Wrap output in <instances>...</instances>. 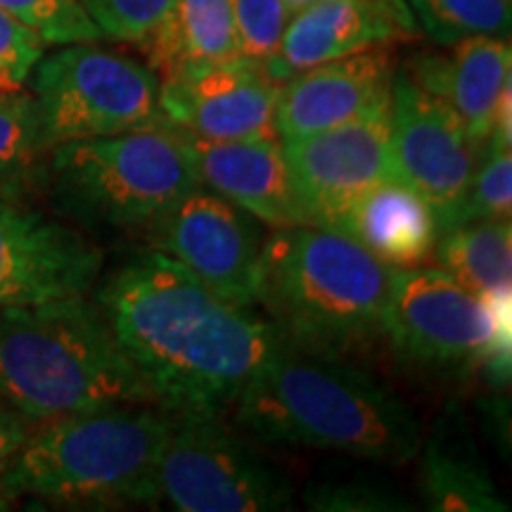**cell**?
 <instances>
[{"instance_id": "cell-1", "label": "cell", "mask_w": 512, "mask_h": 512, "mask_svg": "<svg viewBox=\"0 0 512 512\" xmlns=\"http://www.w3.org/2000/svg\"><path fill=\"white\" fill-rule=\"evenodd\" d=\"M95 304L169 413L219 415L285 344L271 320L223 302L157 249L119 268Z\"/></svg>"}, {"instance_id": "cell-2", "label": "cell", "mask_w": 512, "mask_h": 512, "mask_svg": "<svg viewBox=\"0 0 512 512\" xmlns=\"http://www.w3.org/2000/svg\"><path fill=\"white\" fill-rule=\"evenodd\" d=\"M238 422L268 444L347 453L403 465L422 430L406 401L339 356L283 344L235 399Z\"/></svg>"}, {"instance_id": "cell-3", "label": "cell", "mask_w": 512, "mask_h": 512, "mask_svg": "<svg viewBox=\"0 0 512 512\" xmlns=\"http://www.w3.org/2000/svg\"><path fill=\"white\" fill-rule=\"evenodd\" d=\"M171 413L119 403L38 422L0 475L5 496L69 508H133L162 501V458Z\"/></svg>"}, {"instance_id": "cell-4", "label": "cell", "mask_w": 512, "mask_h": 512, "mask_svg": "<svg viewBox=\"0 0 512 512\" xmlns=\"http://www.w3.org/2000/svg\"><path fill=\"white\" fill-rule=\"evenodd\" d=\"M0 399L36 425L91 408L155 403L86 294L0 311Z\"/></svg>"}, {"instance_id": "cell-5", "label": "cell", "mask_w": 512, "mask_h": 512, "mask_svg": "<svg viewBox=\"0 0 512 512\" xmlns=\"http://www.w3.org/2000/svg\"><path fill=\"white\" fill-rule=\"evenodd\" d=\"M394 271L337 230L275 228L261 245L256 306L292 347L342 356L382 332Z\"/></svg>"}, {"instance_id": "cell-6", "label": "cell", "mask_w": 512, "mask_h": 512, "mask_svg": "<svg viewBox=\"0 0 512 512\" xmlns=\"http://www.w3.org/2000/svg\"><path fill=\"white\" fill-rule=\"evenodd\" d=\"M50 174L64 209L110 228L152 226L200 188L188 138L169 121L55 145Z\"/></svg>"}, {"instance_id": "cell-7", "label": "cell", "mask_w": 512, "mask_h": 512, "mask_svg": "<svg viewBox=\"0 0 512 512\" xmlns=\"http://www.w3.org/2000/svg\"><path fill=\"white\" fill-rule=\"evenodd\" d=\"M29 81L46 150L166 121L157 74L95 41L43 53Z\"/></svg>"}, {"instance_id": "cell-8", "label": "cell", "mask_w": 512, "mask_h": 512, "mask_svg": "<svg viewBox=\"0 0 512 512\" xmlns=\"http://www.w3.org/2000/svg\"><path fill=\"white\" fill-rule=\"evenodd\" d=\"M512 297L484 299L441 268H396L382 332L399 354L420 366H484L496 380L510 375Z\"/></svg>"}, {"instance_id": "cell-9", "label": "cell", "mask_w": 512, "mask_h": 512, "mask_svg": "<svg viewBox=\"0 0 512 512\" xmlns=\"http://www.w3.org/2000/svg\"><path fill=\"white\" fill-rule=\"evenodd\" d=\"M159 496L181 512H268L292 505L290 482L219 415L171 413Z\"/></svg>"}, {"instance_id": "cell-10", "label": "cell", "mask_w": 512, "mask_h": 512, "mask_svg": "<svg viewBox=\"0 0 512 512\" xmlns=\"http://www.w3.org/2000/svg\"><path fill=\"white\" fill-rule=\"evenodd\" d=\"M152 245L223 302L254 309L261 233L254 216L209 188L190 190L152 223Z\"/></svg>"}, {"instance_id": "cell-11", "label": "cell", "mask_w": 512, "mask_h": 512, "mask_svg": "<svg viewBox=\"0 0 512 512\" xmlns=\"http://www.w3.org/2000/svg\"><path fill=\"white\" fill-rule=\"evenodd\" d=\"M479 150L444 100L396 69L389 105L392 181L432 204L437 223L456 207L477 169Z\"/></svg>"}, {"instance_id": "cell-12", "label": "cell", "mask_w": 512, "mask_h": 512, "mask_svg": "<svg viewBox=\"0 0 512 512\" xmlns=\"http://www.w3.org/2000/svg\"><path fill=\"white\" fill-rule=\"evenodd\" d=\"M389 105L392 95L347 124L283 143L294 197L309 226L328 228L363 192L392 181Z\"/></svg>"}, {"instance_id": "cell-13", "label": "cell", "mask_w": 512, "mask_h": 512, "mask_svg": "<svg viewBox=\"0 0 512 512\" xmlns=\"http://www.w3.org/2000/svg\"><path fill=\"white\" fill-rule=\"evenodd\" d=\"M100 268L86 235L0 192V311L83 297Z\"/></svg>"}, {"instance_id": "cell-14", "label": "cell", "mask_w": 512, "mask_h": 512, "mask_svg": "<svg viewBox=\"0 0 512 512\" xmlns=\"http://www.w3.org/2000/svg\"><path fill=\"white\" fill-rule=\"evenodd\" d=\"M280 83L264 64L240 60L162 83L169 124L202 140H280L275 105Z\"/></svg>"}, {"instance_id": "cell-15", "label": "cell", "mask_w": 512, "mask_h": 512, "mask_svg": "<svg viewBox=\"0 0 512 512\" xmlns=\"http://www.w3.org/2000/svg\"><path fill=\"white\" fill-rule=\"evenodd\" d=\"M415 29L403 0H316L290 17L264 69L283 83L316 64L389 46L413 36Z\"/></svg>"}, {"instance_id": "cell-16", "label": "cell", "mask_w": 512, "mask_h": 512, "mask_svg": "<svg viewBox=\"0 0 512 512\" xmlns=\"http://www.w3.org/2000/svg\"><path fill=\"white\" fill-rule=\"evenodd\" d=\"M396 67L389 46L339 57L280 83L275 128L280 143L328 131L356 119L392 95Z\"/></svg>"}, {"instance_id": "cell-17", "label": "cell", "mask_w": 512, "mask_h": 512, "mask_svg": "<svg viewBox=\"0 0 512 512\" xmlns=\"http://www.w3.org/2000/svg\"><path fill=\"white\" fill-rule=\"evenodd\" d=\"M188 138L200 185L273 228L309 226L287 171L280 140Z\"/></svg>"}, {"instance_id": "cell-18", "label": "cell", "mask_w": 512, "mask_h": 512, "mask_svg": "<svg viewBox=\"0 0 512 512\" xmlns=\"http://www.w3.org/2000/svg\"><path fill=\"white\" fill-rule=\"evenodd\" d=\"M446 48V53L415 55L406 72L456 112L465 136L479 150L512 88V48L501 36L465 38Z\"/></svg>"}, {"instance_id": "cell-19", "label": "cell", "mask_w": 512, "mask_h": 512, "mask_svg": "<svg viewBox=\"0 0 512 512\" xmlns=\"http://www.w3.org/2000/svg\"><path fill=\"white\" fill-rule=\"evenodd\" d=\"M330 230L358 242L387 266H418L432 256L439 223L432 204L396 181H384L342 209Z\"/></svg>"}, {"instance_id": "cell-20", "label": "cell", "mask_w": 512, "mask_h": 512, "mask_svg": "<svg viewBox=\"0 0 512 512\" xmlns=\"http://www.w3.org/2000/svg\"><path fill=\"white\" fill-rule=\"evenodd\" d=\"M138 46L159 83L242 57L230 0H174Z\"/></svg>"}, {"instance_id": "cell-21", "label": "cell", "mask_w": 512, "mask_h": 512, "mask_svg": "<svg viewBox=\"0 0 512 512\" xmlns=\"http://www.w3.org/2000/svg\"><path fill=\"white\" fill-rule=\"evenodd\" d=\"M420 489L434 512H505L472 434L456 408L441 415L432 434L422 439Z\"/></svg>"}, {"instance_id": "cell-22", "label": "cell", "mask_w": 512, "mask_h": 512, "mask_svg": "<svg viewBox=\"0 0 512 512\" xmlns=\"http://www.w3.org/2000/svg\"><path fill=\"white\" fill-rule=\"evenodd\" d=\"M432 254L441 271L477 297H512L510 219L470 221L441 230Z\"/></svg>"}, {"instance_id": "cell-23", "label": "cell", "mask_w": 512, "mask_h": 512, "mask_svg": "<svg viewBox=\"0 0 512 512\" xmlns=\"http://www.w3.org/2000/svg\"><path fill=\"white\" fill-rule=\"evenodd\" d=\"M415 27L437 46L475 36L508 38L512 0H403Z\"/></svg>"}, {"instance_id": "cell-24", "label": "cell", "mask_w": 512, "mask_h": 512, "mask_svg": "<svg viewBox=\"0 0 512 512\" xmlns=\"http://www.w3.org/2000/svg\"><path fill=\"white\" fill-rule=\"evenodd\" d=\"M512 209V155L505 147H486L456 207L439 221V233L470 221L510 219Z\"/></svg>"}, {"instance_id": "cell-25", "label": "cell", "mask_w": 512, "mask_h": 512, "mask_svg": "<svg viewBox=\"0 0 512 512\" xmlns=\"http://www.w3.org/2000/svg\"><path fill=\"white\" fill-rule=\"evenodd\" d=\"M46 150L31 93H0V192L29 169Z\"/></svg>"}, {"instance_id": "cell-26", "label": "cell", "mask_w": 512, "mask_h": 512, "mask_svg": "<svg viewBox=\"0 0 512 512\" xmlns=\"http://www.w3.org/2000/svg\"><path fill=\"white\" fill-rule=\"evenodd\" d=\"M0 8L34 31L46 46L98 43L102 38L79 0H0Z\"/></svg>"}, {"instance_id": "cell-27", "label": "cell", "mask_w": 512, "mask_h": 512, "mask_svg": "<svg viewBox=\"0 0 512 512\" xmlns=\"http://www.w3.org/2000/svg\"><path fill=\"white\" fill-rule=\"evenodd\" d=\"M304 501L311 510L323 512H403L413 510L408 498L387 482L368 477L316 482L304 491Z\"/></svg>"}, {"instance_id": "cell-28", "label": "cell", "mask_w": 512, "mask_h": 512, "mask_svg": "<svg viewBox=\"0 0 512 512\" xmlns=\"http://www.w3.org/2000/svg\"><path fill=\"white\" fill-rule=\"evenodd\" d=\"M230 12L240 55L259 64L275 53L292 17L285 0H230Z\"/></svg>"}, {"instance_id": "cell-29", "label": "cell", "mask_w": 512, "mask_h": 512, "mask_svg": "<svg viewBox=\"0 0 512 512\" xmlns=\"http://www.w3.org/2000/svg\"><path fill=\"white\" fill-rule=\"evenodd\" d=\"M102 38L138 43L157 27L174 0H79Z\"/></svg>"}, {"instance_id": "cell-30", "label": "cell", "mask_w": 512, "mask_h": 512, "mask_svg": "<svg viewBox=\"0 0 512 512\" xmlns=\"http://www.w3.org/2000/svg\"><path fill=\"white\" fill-rule=\"evenodd\" d=\"M46 53L34 31L0 8V93H19Z\"/></svg>"}, {"instance_id": "cell-31", "label": "cell", "mask_w": 512, "mask_h": 512, "mask_svg": "<svg viewBox=\"0 0 512 512\" xmlns=\"http://www.w3.org/2000/svg\"><path fill=\"white\" fill-rule=\"evenodd\" d=\"M34 427V420H29L27 415H22L17 408H12L10 403L0 399V475L8 470L19 448L24 446V441L34 432Z\"/></svg>"}, {"instance_id": "cell-32", "label": "cell", "mask_w": 512, "mask_h": 512, "mask_svg": "<svg viewBox=\"0 0 512 512\" xmlns=\"http://www.w3.org/2000/svg\"><path fill=\"white\" fill-rule=\"evenodd\" d=\"M311 3H316V0H285L290 15H294V12H299V10H304L306 5H311Z\"/></svg>"}, {"instance_id": "cell-33", "label": "cell", "mask_w": 512, "mask_h": 512, "mask_svg": "<svg viewBox=\"0 0 512 512\" xmlns=\"http://www.w3.org/2000/svg\"><path fill=\"white\" fill-rule=\"evenodd\" d=\"M8 505H10V498L5 496L3 489H0V510H5V508H8Z\"/></svg>"}]
</instances>
